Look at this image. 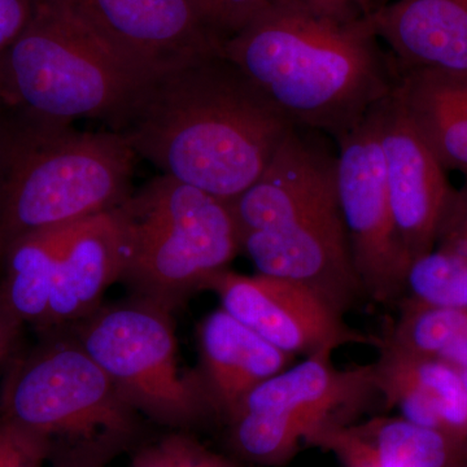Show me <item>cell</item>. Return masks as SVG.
Returning a JSON list of instances; mask_svg holds the SVG:
<instances>
[{
    "instance_id": "6da1fadb",
    "label": "cell",
    "mask_w": 467,
    "mask_h": 467,
    "mask_svg": "<svg viewBox=\"0 0 467 467\" xmlns=\"http://www.w3.org/2000/svg\"><path fill=\"white\" fill-rule=\"evenodd\" d=\"M294 128L225 55L152 77L110 130L180 182L232 202Z\"/></svg>"
},
{
    "instance_id": "7a4b0ae2",
    "label": "cell",
    "mask_w": 467,
    "mask_h": 467,
    "mask_svg": "<svg viewBox=\"0 0 467 467\" xmlns=\"http://www.w3.org/2000/svg\"><path fill=\"white\" fill-rule=\"evenodd\" d=\"M227 60L292 126L348 133L399 84L370 14L269 2L223 43Z\"/></svg>"
},
{
    "instance_id": "3957f363",
    "label": "cell",
    "mask_w": 467,
    "mask_h": 467,
    "mask_svg": "<svg viewBox=\"0 0 467 467\" xmlns=\"http://www.w3.org/2000/svg\"><path fill=\"white\" fill-rule=\"evenodd\" d=\"M11 113L0 119V256L24 236L128 201L137 155L121 135Z\"/></svg>"
},
{
    "instance_id": "277c9868",
    "label": "cell",
    "mask_w": 467,
    "mask_h": 467,
    "mask_svg": "<svg viewBox=\"0 0 467 467\" xmlns=\"http://www.w3.org/2000/svg\"><path fill=\"white\" fill-rule=\"evenodd\" d=\"M149 79L54 0H36L29 24L0 55V106L57 124L98 119L110 130Z\"/></svg>"
},
{
    "instance_id": "5b68a950",
    "label": "cell",
    "mask_w": 467,
    "mask_h": 467,
    "mask_svg": "<svg viewBox=\"0 0 467 467\" xmlns=\"http://www.w3.org/2000/svg\"><path fill=\"white\" fill-rule=\"evenodd\" d=\"M138 414L75 335L17 359L0 393V420L47 442L57 467H99L133 438Z\"/></svg>"
},
{
    "instance_id": "8992f818",
    "label": "cell",
    "mask_w": 467,
    "mask_h": 467,
    "mask_svg": "<svg viewBox=\"0 0 467 467\" xmlns=\"http://www.w3.org/2000/svg\"><path fill=\"white\" fill-rule=\"evenodd\" d=\"M128 234L122 278L138 296L173 309L242 251L230 202L161 174L121 205Z\"/></svg>"
},
{
    "instance_id": "52a82bcc",
    "label": "cell",
    "mask_w": 467,
    "mask_h": 467,
    "mask_svg": "<svg viewBox=\"0 0 467 467\" xmlns=\"http://www.w3.org/2000/svg\"><path fill=\"white\" fill-rule=\"evenodd\" d=\"M75 337L138 413L177 427L212 410L199 374L181 367L171 309L140 296L100 306Z\"/></svg>"
},
{
    "instance_id": "ba28073f",
    "label": "cell",
    "mask_w": 467,
    "mask_h": 467,
    "mask_svg": "<svg viewBox=\"0 0 467 467\" xmlns=\"http://www.w3.org/2000/svg\"><path fill=\"white\" fill-rule=\"evenodd\" d=\"M371 395H379L371 365L340 370L333 355L310 356L245 396L229 420L234 450L257 465H285L301 444L353 423Z\"/></svg>"
},
{
    "instance_id": "9c48e42d",
    "label": "cell",
    "mask_w": 467,
    "mask_h": 467,
    "mask_svg": "<svg viewBox=\"0 0 467 467\" xmlns=\"http://www.w3.org/2000/svg\"><path fill=\"white\" fill-rule=\"evenodd\" d=\"M337 144V201L362 291L380 303L398 299L410 259L393 220L376 109Z\"/></svg>"
},
{
    "instance_id": "30bf717a",
    "label": "cell",
    "mask_w": 467,
    "mask_h": 467,
    "mask_svg": "<svg viewBox=\"0 0 467 467\" xmlns=\"http://www.w3.org/2000/svg\"><path fill=\"white\" fill-rule=\"evenodd\" d=\"M112 51L152 78L199 60L223 55L202 26L190 0H54Z\"/></svg>"
},
{
    "instance_id": "8fae6325",
    "label": "cell",
    "mask_w": 467,
    "mask_h": 467,
    "mask_svg": "<svg viewBox=\"0 0 467 467\" xmlns=\"http://www.w3.org/2000/svg\"><path fill=\"white\" fill-rule=\"evenodd\" d=\"M204 290L216 292L221 308L294 358L334 355L349 344L379 342L347 325L342 313L308 288L276 276L225 269Z\"/></svg>"
},
{
    "instance_id": "7c38bea8",
    "label": "cell",
    "mask_w": 467,
    "mask_h": 467,
    "mask_svg": "<svg viewBox=\"0 0 467 467\" xmlns=\"http://www.w3.org/2000/svg\"><path fill=\"white\" fill-rule=\"evenodd\" d=\"M324 135L294 126L259 180L229 202L241 238L340 213L337 152L327 146Z\"/></svg>"
},
{
    "instance_id": "4fadbf2b",
    "label": "cell",
    "mask_w": 467,
    "mask_h": 467,
    "mask_svg": "<svg viewBox=\"0 0 467 467\" xmlns=\"http://www.w3.org/2000/svg\"><path fill=\"white\" fill-rule=\"evenodd\" d=\"M376 115L393 220L411 261L434 250L454 187L393 92Z\"/></svg>"
},
{
    "instance_id": "5bb4252c",
    "label": "cell",
    "mask_w": 467,
    "mask_h": 467,
    "mask_svg": "<svg viewBox=\"0 0 467 467\" xmlns=\"http://www.w3.org/2000/svg\"><path fill=\"white\" fill-rule=\"evenodd\" d=\"M126 254L121 205L67 227L42 328L79 322L100 308L104 292L124 275Z\"/></svg>"
},
{
    "instance_id": "9a60e30c",
    "label": "cell",
    "mask_w": 467,
    "mask_h": 467,
    "mask_svg": "<svg viewBox=\"0 0 467 467\" xmlns=\"http://www.w3.org/2000/svg\"><path fill=\"white\" fill-rule=\"evenodd\" d=\"M370 20L399 78L467 76V0H391Z\"/></svg>"
},
{
    "instance_id": "2e32d148",
    "label": "cell",
    "mask_w": 467,
    "mask_h": 467,
    "mask_svg": "<svg viewBox=\"0 0 467 467\" xmlns=\"http://www.w3.org/2000/svg\"><path fill=\"white\" fill-rule=\"evenodd\" d=\"M373 367L377 391L387 408L416 425L467 444V391L462 373L441 358L405 352L382 339Z\"/></svg>"
},
{
    "instance_id": "e0dca14e",
    "label": "cell",
    "mask_w": 467,
    "mask_h": 467,
    "mask_svg": "<svg viewBox=\"0 0 467 467\" xmlns=\"http://www.w3.org/2000/svg\"><path fill=\"white\" fill-rule=\"evenodd\" d=\"M202 387L212 410L229 422L257 386L288 368L294 356L267 343L223 308L199 327Z\"/></svg>"
},
{
    "instance_id": "ac0fdd59",
    "label": "cell",
    "mask_w": 467,
    "mask_h": 467,
    "mask_svg": "<svg viewBox=\"0 0 467 467\" xmlns=\"http://www.w3.org/2000/svg\"><path fill=\"white\" fill-rule=\"evenodd\" d=\"M343 467H467V444L402 417L337 427L315 442Z\"/></svg>"
},
{
    "instance_id": "d6986e66",
    "label": "cell",
    "mask_w": 467,
    "mask_h": 467,
    "mask_svg": "<svg viewBox=\"0 0 467 467\" xmlns=\"http://www.w3.org/2000/svg\"><path fill=\"white\" fill-rule=\"evenodd\" d=\"M393 95L442 167L467 175V76L409 73Z\"/></svg>"
},
{
    "instance_id": "ffe728a7",
    "label": "cell",
    "mask_w": 467,
    "mask_h": 467,
    "mask_svg": "<svg viewBox=\"0 0 467 467\" xmlns=\"http://www.w3.org/2000/svg\"><path fill=\"white\" fill-rule=\"evenodd\" d=\"M69 226L24 236L0 256V308L16 324L43 327L58 254Z\"/></svg>"
},
{
    "instance_id": "44dd1931",
    "label": "cell",
    "mask_w": 467,
    "mask_h": 467,
    "mask_svg": "<svg viewBox=\"0 0 467 467\" xmlns=\"http://www.w3.org/2000/svg\"><path fill=\"white\" fill-rule=\"evenodd\" d=\"M402 297L435 308L467 309V265L441 248L411 260Z\"/></svg>"
},
{
    "instance_id": "7402d4cb",
    "label": "cell",
    "mask_w": 467,
    "mask_h": 467,
    "mask_svg": "<svg viewBox=\"0 0 467 467\" xmlns=\"http://www.w3.org/2000/svg\"><path fill=\"white\" fill-rule=\"evenodd\" d=\"M190 3L202 26L223 46L251 23L269 0H190Z\"/></svg>"
},
{
    "instance_id": "603a6c76",
    "label": "cell",
    "mask_w": 467,
    "mask_h": 467,
    "mask_svg": "<svg viewBox=\"0 0 467 467\" xmlns=\"http://www.w3.org/2000/svg\"><path fill=\"white\" fill-rule=\"evenodd\" d=\"M47 442L8 420H0V467H45Z\"/></svg>"
},
{
    "instance_id": "cb8c5ba5",
    "label": "cell",
    "mask_w": 467,
    "mask_h": 467,
    "mask_svg": "<svg viewBox=\"0 0 467 467\" xmlns=\"http://www.w3.org/2000/svg\"><path fill=\"white\" fill-rule=\"evenodd\" d=\"M208 448L186 435H171L138 451L131 467H196Z\"/></svg>"
},
{
    "instance_id": "d4e9b609",
    "label": "cell",
    "mask_w": 467,
    "mask_h": 467,
    "mask_svg": "<svg viewBox=\"0 0 467 467\" xmlns=\"http://www.w3.org/2000/svg\"><path fill=\"white\" fill-rule=\"evenodd\" d=\"M435 248L450 252L467 265V180L451 192L439 223Z\"/></svg>"
},
{
    "instance_id": "484cf974",
    "label": "cell",
    "mask_w": 467,
    "mask_h": 467,
    "mask_svg": "<svg viewBox=\"0 0 467 467\" xmlns=\"http://www.w3.org/2000/svg\"><path fill=\"white\" fill-rule=\"evenodd\" d=\"M34 5L36 0H0V55L24 32Z\"/></svg>"
},
{
    "instance_id": "4316f807",
    "label": "cell",
    "mask_w": 467,
    "mask_h": 467,
    "mask_svg": "<svg viewBox=\"0 0 467 467\" xmlns=\"http://www.w3.org/2000/svg\"><path fill=\"white\" fill-rule=\"evenodd\" d=\"M269 2L301 3V5L330 9H356L367 14H371L376 9V0H269Z\"/></svg>"
},
{
    "instance_id": "83f0119b",
    "label": "cell",
    "mask_w": 467,
    "mask_h": 467,
    "mask_svg": "<svg viewBox=\"0 0 467 467\" xmlns=\"http://www.w3.org/2000/svg\"><path fill=\"white\" fill-rule=\"evenodd\" d=\"M441 359L448 362L451 367L459 368L461 371L467 370V313L460 333L457 334L453 344L442 355Z\"/></svg>"
},
{
    "instance_id": "f1b7e54d",
    "label": "cell",
    "mask_w": 467,
    "mask_h": 467,
    "mask_svg": "<svg viewBox=\"0 0 467 467\" xmlns=\"http://www.w3.org/2000/svg\"><path fill=\"white\" fill-rule=\"evenodd\" d=\"M18 327H20V325L16 324L0 308V368L3 367L9 352H11Z\"/></svg>"
},
{
    "instance_id": "f546056e",
    "label": "cell",
    "mask_w": 467,
    "mask_h": 467,
    "mask_svg": "<svg viewBox=\"0 0 467 467\" xmlns=\"http://www.w3.org/2000/svg\"><path fill=\"white\" fill-rule=\"evenodd\" d=\"M196 467H235V465H234L232 461L227 460L226 457L208 450Z\"/></svg>"
},
{
    "instance_id": "4dcf8cb0",
    "label": "cell",
    "mask_w": 467,
    "mask_h": 467,
    "mask_svg": "<svg viewBox=\"0 0 467 467\" xmlns=\"http://www.w3.org/2000/svg\"><path fill=\"white\" fill-rule=\"evenodd\" d=\"M391 2V0H376V8L380 7V5H386V3Z\"/></svg>"
},
{
    "instance_id": "1f68e13d",
    "label": "cell",
    "mask_w": 467,
    "mask_h": 467,
    "mask_svg": "<svg viewBox=\"0 0 467 467\" xmlns=\"http://www.w3.org/2000/svg\"><path fill=\"white\" fill-rule=\"evenodd\" d=\"M461 373H462L463 382H465V387H466V391H467V370L461 371Z\"/></svg>"
}]
</instances>
